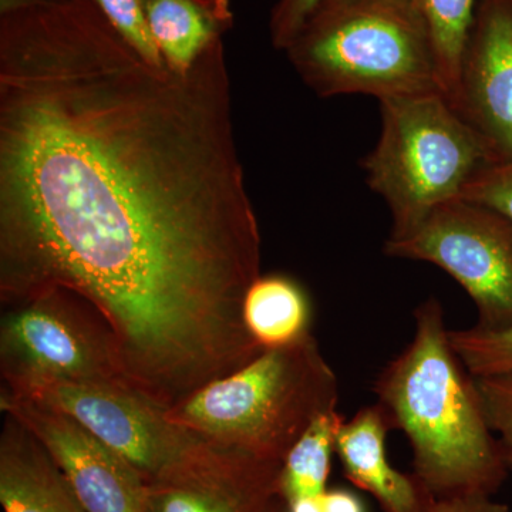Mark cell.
<instances>
[{
  "label": "cell",
  "mask_w": 512,
  "mask_h": 512,
  "mask_svg": "<svg viewBox=\"0 0 512 512\" xmlns=\"http://www.w3.org/2000/svg\"><path fill=\"white\" fill-rule=\"evenodd\" d=\"M224 40L148 62L92 0H0V301L64 291L167 407L261 355Z\"/></svg>",
  "instance_id": "obj_1"
},
{
  "label": "cell",
  "mask_w": 512,
  "mask_h": 512,
  "mask_svg": "<svg viewBox=\"0 0 512 512\" xmlns=\"http://www.w3.org/2000/svg\"><path fill=\"white\" fill-rule=\"evenodd\" d=\"M412 342L377 377L373 392L413 451V474L434 498L494 495L508 476L476 383L457 356L443 306L414 311Z\"/></svg>",
  "instance_id": "obj_2"
},
{
  "label": "cell",
  "mask_w": 512,
  "mask_h": 512,
  "mask_svg": "<svg viewBox=\"0 0 512 512\" xmlns=\"http://www.w3.org/2000/svg\"><path fill=\"white\" fill-rule=\"evenodd\" d=\"M338 376L313 336L264 350L231 375L165 409L211 446L282 464L320 414L338 409Z\"/></svg>",
  "instance_id": "obj_3"
},
{
  "label": "cell",
  "mask_w": 512,
  "mask_h": 512,
  "mask_svg": "<svg viewBox=\"0 0 512 512\" xmlns=\"http://www.w3.org/2000/svg\"><path fill=\"white\" fill-rule=\"evenodd\" d=\"M285 52L323 97L444 94L433 40L413 0H320Z\"/></svg>",
  "instance_id": "obj_4"
},
{
  "label": "cell",
  "mask_w": 512,
  "mask_h": 512,
  "mask_svg": "<svg viewBox=\"0 0 512 512\" xmlns=\"http://www.w3.org/2000/svg\"><path fill=\"white\" fill-rule=\"evenodd\" d=\"M379 140L363 160L366 183L406 237L444 202L460 198L493 154L443 93L379 100Z\"/></svg>",
  "instance_id": "obj_5"
},
{
  "label": "cell",
  "mask_w": 512,
  "mask_h": 512,
  "mask_svg": "<svg viewBox=\"0 0 512 512\" xmlns=\"http://www.w3.org/2000/svg\"><path fill=\"white\" fill-rule=\"evenodd\" d=\"M0 372L5 386L53 380L133 387L106 323L64 291L3 306Z\"/></svg>",
  "instance_id": "obj_6"
},
{
  "label": "cell",
  "mask_w": 512,
  "mask_h": 512,
  "mask_svg": "<svg viewBox=\"0 0 512 512\" xmlns=\"http://www.w3.org/2000/svg\"><path fill=\"white\" fill-rule=\"evenodd\" d=\"M384 254L447 272L473 299L477 328H512V222L500 212L463 198L444 202L406 237L387 239Z\"/></svg>",
  "instance_id": "obj_7"
},
{
  "label": "cell",
  "mask_w": 512,
  "mask_h": 512,
  "mask_svg": "<svg viewBox=\"0 0 512 512\" xmlns=\"http://www.w3.org/2000/svg\"><path fill=\"white\" fill-rule=\"evenodd\" d=\"M2 387L70 414L126 458L146 483L200 460L215 448L177 426L164 407L130 386L37 380Z\"/></svg>",
  "instance_id": "obj_8"
},
{
  "label": "cell",
  "mask_w": 512,
  "mask_h": 512,
  "mask_svg": "<svg viewBox=\"0 0 512 512\" xmlns=\"http://www.w3.org/2000/svg\"><path fill=\"white\" fill-rule=\"evenodd\" d=\"M0 409L45 446L86 512H144L143 476L79 420L2 387Z\"/></svg>",
  "instance_id": "obj_9"
},
{
  "label": "cell",
  "mask_w": 512,
  "mask_h": 512,
  "mask_svg": "<svg viewBox=\"0 0 512 512\" xmlns=\"http://www.w3.org/2000/svg\"><path fill=\"white\" fill-rule=\"evenodd\" d=\"M448 101L495 163L512 160V0H478Z\"/></svg>",
  "instance_id": "obj_10"
},
{
  "label": "cell",
  "mask_w": 512,
  "mask_h": 512,
  "mask_svg": "<svg viewBox=\"0 0 512 512\" xmlns=\"http://www.w3.org/2000/svg\"><path fill=\"white\" fill-rule=\"evenodd\" d=\"M281 467L215 447L147 483L144 512H259L278 495Z\"/></svg>",
  "instance_id": "obj_11"
},
{
  "label": "cell",
  "mask_w": 512,
  "mask_h": 512,
  "mask_svg": "<svg viewBox=\"0 0 512 512\" xmlns=\"http://www.w3.org/2000/svg\"><path fill=\"white\" fill-rule=\"evenodd\" d=\"M392 429L379 404L363 407L343 421L336 437V454L346 478L366 491L383 512H426L434 497L414 474H404L390 464L386 437Z\"/></svg>",
  "instance_id": "obj_12"
},
{
  "label": "cell",
  "mask_w": 512,
  "mask_h": 512,
  "mask_svg": "<svg viewBox=\"0 0 512 512\" xmlns=\"http://www.w3.org/2000/svg\"><path fill=\"white\" fill-rule=\"evenodd\" d=\"M0 504L5 512H86L49 451L8 414L0 434Z\"/></svg>",
  "instance_id": "obj_13"
},
{
  "label": "cell",
  "mask_w": 512,
  "mask_h": 512,
  "mask_svg": "<svg viewBox=\"0 0 512 512\" xmlns=\"http://www.w3.org/2000/svg\"><path fill=\"white\" fill-rule=\"evenodd\" d=\"M148 30L165 64L187 72L234 26L229 0H140Z\"/></svg>",
  "instance_id": "obj_14"
},
{
  "label": "cell",
  "mask_w": 512,
  "mask_h": 512,
  "mask_svg": "<svg viewBox=\"0 0 512 512\" xmlns=\"http://www.w3.org/2000/svg\"><path fill=\"white\" fill-rule=\"evenodd\" d=\"M242 315L262 350L285 348L312 336L311 301L289 276H259L248 289Z\"/></svg>",
  "instance_id": "obj_15"
},
{
  "label": "cell",
  "mask_w": 512,
  "mask_h": 512,
  "mask_svg": "<svg viewBox=\"0 0 512 512\" xmlns=\"http://www.w3.org/2000/svg\"><path fill=\"white\" fill-rule=\"evenodd\" d=\"M345 417L338 409L320 414L282 463L278 495L286 504L319 498L328 491L336 437Z\"/></svg>",
  "instance_id": "obj_16"
},
{
  "label": "cell",
  "mask_w": 512,
  "mask_h": 512,
  "mask_svg": "<svg viewBox=\"0 0 512 512\" xmlns=\"http://www.w3.org/2000/svg\"><path fill=\"white\" fill-rule=\"evenodd\" d=\"M426 20L444 96L456 89L461 59L476 13L478 0H413Z\"/></svg>",
  "instance_id": "obj_17"
},
{
  "label": "cell",
  "mask_w": 512,
  "mask_h": 512,
  "mask_svg": "<svg viewBox=\"0 0 512 512\" xmlns=\"http://www.w3.org/2000/svg\"><path fill=\"white\" fill-rule=\"evenodd\" d=\"M450 343L473 377L512 375V328L448 330Z\"/></svg>",
  "instance_id": "obj_18"
},
{
  "label": "cell",
  "mask_w": 512,
  "mask_h": 512,
  "mask_svg": "<svg viewBox=\"0 0 512 512\" xmlns=\"http://www.w3.org/2000/svg\"><path fill=\"white\" fill-rule=\"evenodd\" d=\"M485 417L495 437L508 470H512V375L476 377Z\"/></svg>",
  "instance_id": "obj_19"
},
{
  "label": "cell",
  "mask_w": 512,
  "mask_h": 512,
  "mask_svg": "<svg viewBox=\"0 0 512 512\" xmlns=\"http://www.w3.org/2000/svg\"><path fill=\"white\" fill-rule=\"evenodd\" d=\"M131 46L136 47L148 62L165 66L163 56L157 49L150 30H148L140 0H92Z\"/></svg>",
  "instance_id": "obj_20"
},
{
  "label": "cell",
  "mask_w": 512,
  "mask_h": 512,
  "mask_svg": "<svg viewBox=\"0 0 512 512\" xmlns=\"http://www.w3.org/2000/svg\"><path fill=\"white\" fill-rule=\"evenodd\" d=\"M460 198L493 208L512 222V160L485 167Z\"/></svg>",
  "instance_id": "obj_21"
},
{
  "label": "cell",
  "mask_w": 512,
  "mask_h": 512,
  "mask_svg": "<svg viewBox=\"0 0 512 512\" xmlns=\"http://www.w3.org/2000/svg\"><path fill=\"white\" fill-rule=\"evenodd\" d=\"M320 0H276L269 16V36L276 49L285 50Z\"/></svg>",
  "instance_id": "obj_22"
},
{
  "label": "cell",
  "mask_w": 512,
  "mask_h": 512,
  "mask_svg": "<svg viewBox=\"0 0 512 512\" xmlns=\"http://www.w3.org/2000/svg\"><path fill=\"white\" fill-rule=\"evenodd\" d=\"M426 512H512L507 504L498 503L493 495L467 494L434 498Z\"/></svg>",
  "instance_id": "obj_23"
},
{
  "label": "cell",
  "mask_w": 512,
  "mask_h": 512,
  "mask_svg": "<svg viewBox=\"0 0 512 512\" xmlns=\"http://www.w3.org/2000/svg\"><path fill=\"white\" fill-rule=\"evenodd\" d=\"M320 504L323 512H367L365 504L356 494L340 488L336 490L328 488V491L320 497Z\"/></svg>",
  "instance_id": "obj_24"
},
{
  "label": "cell",
  "mask_w": 512,
  "mask_h": 512,
  "mask_svg": "<svg viewBox=\"0 0 512 512\" xmlns=\"http://www.w3.org/2000/svg\"><path fill=\"white\" fill-rule=\"evenodd\" d=\"M286 507L288 512H323L320 497L295 501V503L286 504Z\"/></svg>",
  "instance_id": "obj_25"
},
{
  "label": "cell",
  "mask_w": 512,
  "mask_h": 512,
  "mask_svg": "<svg viewBox=\"0 0 512 512\" xmlns=\"http://www.w3.org/2000/svg\"><path fill=\"white\" fill-rule=\"evenodd\" d=\"M259 512H288V507H286L285 501L279 495H275Z\"/></svg>",
  "instance_id": "obj_26"
}]
</instances>
